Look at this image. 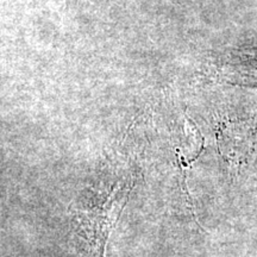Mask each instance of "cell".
<instances>
[{
    "instance_id": "6da1fadb",
    "label": "cell",
    "mask_w": 257,
    "mask_h": 257,
    "mask_svg": "<svg viewBox=\"0 0 257 257\" xmlns=\"http://www.w3.org/2000/svg\"><path fill=\"white\" fill-rule=\"evenodd\" d=\"M135 180H99L79 193L68 208L74 246L83 257H105L110 234L126 206Z\"/></svg>"
}]
</instances>
